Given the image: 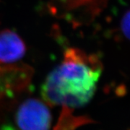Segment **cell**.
I'll list each match as a JSON object with an SVG mask.
<instances>
[{"label":"cell","instance_id":"obj_2","mask_svg":"<svg viewBox=\"0 0 130 130\" xmlns=\"http://www.w3.org/2000/svg\"><path fill=\"white\" fill-rule=\"evenodd\" d=\"M15 121L21 130H49L52 116L44 103L30 98L20 106L16 112Z\"/></svg>","mask_w":130,"mask_h":130},{"label":"cell","instance_id":"obj_1","mask_svg":"<svg viewBox=\"0 0 130 130\" xmlns=\"http://www.w3.org/2000/svg\"><path fill=\"white\" fill-rule=\"evenodd\" d=\"M102 71V63L95 54L67 48L63 61L42 85V97L51 106L68 109L83 107L93 97Z\"/></svg>","mask_w":130,"mask_h":130},{"label":"cell","instance_id":"obj_4","mask_svg":"<svg viewBox=\"0 0 130 130\" xmlns=\"http://www.w3.org/2000/svg\"><path fill=\"white\" fill-rule=\"evenodd\" d=\"M26 53V46L18 34L9 29L0 32V64H12Z\"/></svg>","mask_w":130,"mask_h":130},{"label":"cell","instance_id":"obj_5","mask_svg":"<svg viewBox=\"0 0 130 130\" xmlns=\"http://www.w3.org/2000/svg\"><path fill=\"white\" fill-rule=\"evenodd\" d=\"M129 12L128 10L121 18L120 23L121 30L127 39H129Z\"/></svg>","mask_w":130,"mask_h":130},{"label":"cell","instance_id":"obj_3","mask_svg":"<svg viewBox=\"0 0 130 130\" xmlns=\"http://www.w3.org/2000/svg\"><path fill=\"white\" fill-rule=\"evenodd\" d=\"M31 74L27 66L0 64V98L12 95L26 87Z\"/></svg>","mask_w":130,"mask_h":130},{"label":"cell","instance_id":"obj_6","mask_svg":"<svg viewBox=\"0 0 130 130\" xmlns=\"http://www.w3.org/2000/svg\"><path fill=\"white\" fill-rule=\"evenodd\" d=\"M1 130H15L10 125H4L2 128H1Z\"/></svg>","mask_w":130,"mask_h":130}]
</instances>
